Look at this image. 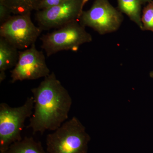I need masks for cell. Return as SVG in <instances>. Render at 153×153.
<instances>
[{"mask_svg": "<svg viewBox=\"0 0 153 153\" xmlns=\"http://www.w3.org/2000/svg\"><path fill=\"white\" fill-rule=\"evenodd\" d=\"M91 137L77 118L65 122L46 138L48 153H87Z\"/></svg>", "mask_w": 153, "mask_h": 153, "instance_id": "cell-2", "label": "cell"}, {"mask_svg": "<svg viewBox=\"0 0 153 153\" xmlns=\"http://www.w3.org/2000/svg\"><path fill=\"white\" fill-rule=\"evenodd\" d=\"M31 91L34 111L27 128L32 129L34 134L55 131L68 118L72 101L68 91L52 72Z\"/></svg>", "mask_w": 153, "mask_h": 153, "instance_id": "cell-1", "label": "cell"}, {"mask_svg": "<svg viewBox=\"0 0 153 153\" xmlns=\"http://www.w3.org/2000/svg\"><path fill=\"white\" fill-rule=\"evenodd\" d=\"M34 107L33 96L28 97L23 105L18 107H12L5 102L0 104V152L22 139L21 133L25 120L33 114Z\"/></svg>", "mask_w": 153, "mask_h": 153, "instance_id": "cell-3", "label": "cell"}, {"mask_svg": "<svg viewBox=\"0 0 153 153\" xmlns=\"http://www.w3.org/2000/svg\"><path fill=\"white\" fill-rule=\"evenodd\" d=\"M117 9L142 30V5L140 0H117Z\"/></svg>", "mask_w": 153, "mask_h": 153, "instance_id": "cell-11", "label": "cell"}, {"mask_svg": "<svg viewBox=\"0 0 153 153\" xmlns=\"http://www.w3.org/2000/svg\"><path fill=\"white\" fill-rule=\"evenodd\" d=\"M43 30L32 22L31 13L12 16L0 26V37L18 49H27L35 44Z\"/></svg>", "mask_w": 153, "mask_h": 153, "instance_id": "cell-6", "label": "cell"}, {"mask_svg": "<svg viewBox=\"0 0 153 153\" xmlns=\"http://www.w3.org/2000/svg\"><path fill=\"white\" fill-rule=\"evenodd\" d=\"M42 0H0L14 15L31 13L38 10Z\"/></svg>", "mask_w": 153, "mask_h": 153, "instance_id": "cell-12", "label": "cell"}, {"mask_svg": "<svg viewBox=\"0 0 153 153\" xmlns=\"http://www.w3.org/2000/svg\"><path fill=\"white\" fill-rule=\"evenodd\" d=\"M66 1V0H42L37 11L45 10L57 6Z\"/></svg>", "mask_w": 153, "mask_h": 153, "instance_id": "cell-15", "label": "cell"}, {"mask_svg": "<svg viewBox=\"0 0 153 153\" xmlns=\"http://www.w3.org/2000/svg\"><path fill=\"white\" fill-rule=\"evenodd\" d=\"M10 9L3 3L0 2V24H2L10 19L12 15Z\"/></svg>", "mask_w": 153, "mask_h": 153, "instance_id": "cell-14", "label": "cell"}, {"mask_svg": "<svg viewBox=\"0 0 153 153\" xmlns=\"http://www.w3.org/2000/svg\"><path fill=\"white\" fill-rule=\"evenodd\" d=\"M143 31H150L153 32V0L144 7L141 16Z\"/></svg>", "mask_w": 153, "mask_h": 153, "instance_id": "cell-13", "label": "cell"}, {"mask_svg": "<svg viewBox=\"0 0 153 153\" xmlns=\"http://www.w3.org/2000/svg\"><path fill=\"white\" fill-rule=\"evenodd\" d=\"M0 153H48L44 150L41 142L33 137H25L21 140L12 144L7 150Z\"/></svg>", "mask_w": 153, "mask_h": 153, "instance_id": "cell-10", "label": "cell"}, {"mask_svg": "<svg viewBox=\"0 0 153 153\" xmlns=\"http://www.w3.org/2000/svg\"><path fill=\"white\" fill-rule=\"evenodd\" d=\"M19 51L4 38L0 37V82L6 79L5 71L15 67L19 59Z\"/></svg>", "mask_w": 153, "mask_h": 153, "instance_id": "cell-9", "label": "cell"}, {"mask_svg": "<svg viewBox=\"0 0 153 153\" xmlns=\"http://www.w3.org/2000/svg\"><path fill=\"white\" fill-rule=\"evenodd\" d=\"M82 0H66L57 6L36 11V19L42 30L58 28L78 20L83 11Z\"/></svg>", "mask_w": 153, "mask_h": 153, "instance_id": "cell-8", "label": "cell"}, {"mask_svg": "<svg viewBox=\"0 0 153 153\" xmlns=\"http://www.w3.org/2000/svg\"><path fill=\"white\" fill-rule=\"evenodd\" d=\"M89 0H82V8L84 7V6L85 5V4H86L89 1Z\"/></svg>", "mask_w": 153, "mask_h": 153, "instance_id": "cell-17", "label": "cell"}, {"mask_svg": "<svg viewBox=\"0 0 153 153\" xmlns=\"http://www.w3.org/2000/svg\"><path fill=\"white\" fill-rule=\"evenodd\" d=\"M123 20V14L108 0H94L91 7L83 10L78 19L82 26L92 28L101 35L117 31Z\"/></svg>", "mask_w": 153, "mask_h": 153, "instance_id": "cell-5", "label": "cell"}, {"mask_svg": "<svg viewBox=\"0 0 153 153\" xmlns=\"http://www.w3.org/2000/svg\"><path fill=\"white\" fill-rule=\"evenodd\" d=\"M11 73V82L13 83L44 78L50 74V71L44 53L38 50L34 44L24 51H19L18 62Z\"/></svg>", "mask_w": 153, "mask_h": 153, "instance_id": "cell-7", "label": "cell"}, {"mask_svg": "<svg viewBox=\"0 0 153 153\" xmlns=\"http://www.w3.org/2000/svg\"><path fill=\"white\" fill-rule=\"evenodd\" d=\"M152 1V0H140L142 4H146V3L148 4Z\"/></svg>", "mask_w": 153, "mask_h": 153, "instance_id": "cell-16", "label": "cell"}, {"mask_svg": "<svg viewBox=\"0 0 153 153\" xmlns=\"http://www.w3.org/2000/svg\"><path fill=\"white\" fill-rule=\"evenodd\" d=\"M149 76H150L151 78H152L153 79V71H151L149 73Z\"/></svg>", "mask_w": 153, "mask_h": 153, "instance_id": "cell-18", "label": "cell"}, {"mask_svg": "<svg viewBox=\"0 0 153 153\" xmlns=\"http://www.w3.org/2000/svg\"><path fill=\"white\" fill-rule=\"evenodd\" d=\"M41 40V48L49 57L61 51L76 52L81 45L91 42L92 38L85 27L76 20L43 35Z\"/></svg>", "mask_w": 153, "mask_h": 153, "instance_id": "cell-4", "label": "cell"}]
</instances>
